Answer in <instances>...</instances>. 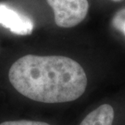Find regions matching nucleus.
Listing matches in <instances>:
<instances>
[{
    "mask_svg": "<svg viewBox=\"0 0 125 125\" xmlns=\"http://www.w3.org/2000/svg\"><path fill=\"white\" fill-rule=\"evenodd\" d=\"M8 78L24 97L48 104L78 99L85 92L88 82L81 64L59 55H24L11 65Z\"/></svg>",
    "mask_w": 125,
    "mask_h": 125,
    "instance_id": "f257e3e1",
    "label": "nucleus"
},
{
    "mask_svg": "<svg viewBox=\"0 0 125 125\" xmlns=\"http://www.w3.org/2000/svg\"><path fill=\"white\" fill-rule=\"evenodd\" d=\"M54 11V21L61 28H72L85 18L88 0H46Z\"/></svg>",
    "mask_w": 125,
    "mask_h": 125,
    "instance_id": "f03ea898",
    "label": "nucleus"
},
{
    "mask_svg": "<svg viewBox=\"0 0 125 125\" xmlns=\"http://www.w3.org/2000/svg\"><path fill=\"white\" fill-rule=\"evenodd\" d=\"M0 25L18 35L30 34L34 28L29 16L3 3H0Z\"/></svg>",
    "mask_w": 125,
    "mask_h": 125,
    "instance_id": "7ed1b4c3",
    "label": "nucleus"
},
{
    "mask_svg": "<svg viewBox=\"0 0 125 125\" xmlns=\"http://www.w3.org/2000/svg\"><path fill=\"white\" fill-rule=\"evenodd\" d=\"M114 116L113 107L103 104L87 115L80 125H112Z\"/></svg>",
    "mask_w": 125,
    "mask_h": 125,
    "instance_id": "20e7f679",
    "label": "nucleus"
},
{
    "mask_svg": "<svg viewBox=\"0 0 125 125\" xmlns=\"http://www.w3.org/2000/svg\"><path fill=\"white\" fill-rule=\"evenodd\" d=\"M111 24L116 30L121 32L125 37V7L116 12L112 18Z\"/></svg>",
    "mask_w": 125,
    "mask_h": 125,
    "instance_id": "39448f33",
    "label": "nucleus"
},
{
    "mask_svg": "<svg viewBox=\"0 0 125 125\" xmlns=\"http://www.w3.org/2000/svg\"><path fill=\"white\" fill-rule=\"evenodd\" d=\"M0 125H51L45 122L27 120V119H21V120H10L5 121L0 124Z\"/></svg>",
    "mask_w": 125,
    "mask_h": 125,
    "instance_id": "423d86ee",
    "label": "nucleus"
},
{
    "mask_svg": "<svg viewBox=\"0 0 125 125\" xmlns=\"http://www.w3.org/2000/svg\"><path fill=\"white\" fill-rule=\"evenodd\" d=\"M112 1H114V2H120V1H122V0H112Z\"/></svg>",
    "mask_w": 125,
    "mask_h": 125,
    "instance_id": "0eeeda50",
    "label": "nucleus"
}]
</instances>
